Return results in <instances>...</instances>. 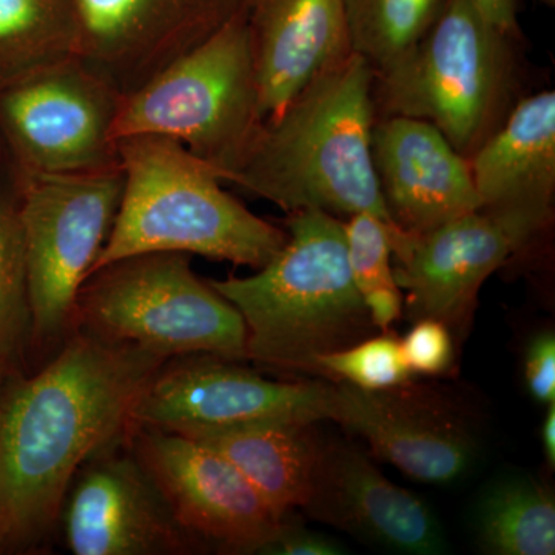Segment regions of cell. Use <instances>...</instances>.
<instances>
[{"label": "cell", "instance_id": "cell-10", "mask_svg": "<svg viewBox=\"0 0 555 555\" xmlns=\"http://www.w3.org/2000/svg\"><path fill=\"white\" fill-rule=\"evenodd\" d=\"M553 217L481 207L427 232L390 228L393 273L406 292L409 315L434 318L465 337L485 281L550 228Z\"/></svg>", "mask_w": 555, "mask_h": 555}, {"label": "cell", "instance_id": "cell-17", "mask_svg": "<svg viewBox=\"0 0 555 555\" xmlns=\"http://www.w3.org/2000/svg\"><path fill=\"white\" fill-rule=\"evenodd\" d=\"M371 152L396 228L427 232L481 208L469 160L433 124L406 116L377 118Z\"/></svg>", "mask_w": 555, "mask_h": 555}, {"label": "cell", "instance_id": "cell-1", "mask_svg": "<svg viewBox=\"0 0 555 555\" xmlns=\"http://www.w3.org/2000/svg\"><path fill=\"white\" fill-rule=\"evenodd\" d=\"M167 360L76 331L33 377L0 389V553L36 545L80 467L130 430V411Z\"/></svg>", "mask_w": 555, "mask_h": 555}, {"label": "cell", "instance_id": "cell-3", "mask_svg": "<svg viewBox=\"0 0 555 555\" xmlns=\"http://www.w3.org/2000/svg\"><path fill=\"white\" fill-rule=\"evenodd\" d=\"M287 241L255 275L208 280L247 331V360L318 375V360L367 338L375 326L347 259L345 222L323 210L288 214Z\"/></svg>", "mask_w": 555, "mask_h": 555}, {"label": "cell", "instance_id": "cell-22", "mask_svg": "<svg viewBox=\"0 0 555 555\" xmlns=\"http://www.w3.org/2000/svg\"><path fill=\"white\" fill-rule=\"evenodd\" d=\"M78 56L72 0H0V91Z\"/></svg>", "mask_w": 555, "mask_h": 555}, {"label": "cell", "instance_id": "cell-23", "mask_svg": "<svg viewBox=\"0 0 555 555\" xmlns=\"http://www.w3.org/2000/svg\"><path fill=\"white\" fill-rule=\"evenodd\" d=\"M448 0H345L350 50L374 73L392 68L430 30Z\"/></svg>", "mask_w": 555, "mask_h": 555}, {"label": "cell", "instance_id": "cell-28", "mask_svg": "<svg viewBox=\"0 0 555 555\" xmlns=\"http://www.w3.org/2000/svg\"><path fill=\"white\" fill-rule=\"evenodd\" d=\"M525 379L537 403H555V337L553 331L540 332L526 349Z\"/></svg>", "mask_w": 555, "mask_h": 555}, {"label": "cell", "instance_id": "cell-21", "mask_svg": "<svg viewBox=\"0 0 555 555\" xmlns=\"http://www.w3.org/2000/svg\"><path fill=\"white\" fill-rule=\"evenodd\" d=\"M476 524L485 553H555V499L534 477L509 476L492 485L478 503Z\"/></svg>", "mask_w": 555, "mask_h": 555}, {"label": "cell", "instance_id": "cell-2", "mask_svg": "<svg viewBox=\"0 0 555 555\" xmlns=\"http://www.w3.org/2000/svg\"><path fill=\"white\" fill-rule=\"evenodd\" d=\"M372 83L374 69L350 51L264 120L225 182L287 214H371L396 228L372 163Z\"/></svg>", "mask_w": 555, "mask_h": 555}, {"label": "cell", "instance_id": "cell-7", "mask_svg": "<svg viewBox=\"0 0 555 555\" xmlns=\"http://www.w3.org/2000/svg\"><path fill=\"white\" fill-rule=\"evenodd\" d=\"M75 326L164 360L196 353L247 360L243 317L184 254L138 255L91 273L76 299Z\"/></svg>", "mask_w": 555, "mask_h": 555}, {"label": "cell", "instance_id": "cell-16", "mask_svg": "<svg viewBox=\"0 0 555 555\" xmlns=\"http://www.w3.org/2000/svg\"><path fill=\"white\" fill-rule=\"evenodd\" d=\"M302 509L393 553L433 555L447 550L441 526L426 503L392 483L367 455L347 444L321 441Z\"/></svg>", "mask_w": 555, "mask_h": 555}, {"label": "cell", "instance_id": "cell-12", "mask_svg": "<svg viewBox=\"0 0 555 555\" xmlns=\"http://www.w3.org/2000/svg\"><path fill=\"white\" fill-rule=\"evenodd\" d=\"M133 454L199 546L264 554L286 524L243 474L193 438L137 427Z\"/></svg>", "mask_w": 555, "mask_h": 555}, {"label": "cell", "instance_id": "cell-25", "mask_svg": "<svg viewBox=\"0 0 555 555\" xmlns=\"http://www.w3.org/2000/svg\"><path fill=\"white\" fill-rule=\"evenodd\" d=\"M28 324L30 305L17 203L0 189V363L9 364Z\"/></svg>", "mask_w": 555, "mask_h": 555}, {"label": "cell", "instance_id": "cell-4", "mask_svg": "<svg viewBox=\"0 0 555 555\" xmlns=\"http://www.w3.org/2000/svg\"><path fill=\"white\" fill-rule=\"evenodd\" d=\"M118 156L122 196L90 275L147 254L199 255L258 270L286 244V230L251 214L221 188L214 167L179 142L124 138Z\"/></svg>", "mask_w": 555, "mask_h": 555}, {"label": "cell", "instance_id": "cell-15", "mask_svg": "<svg viewBox=\"0 0 555 555\" xmlns=\"http://www.w3.org/2000/svg\"><path fill=\"white\" fill-rule=\"evenodd\" d=\"M113 448L89 460L73 480L64 513L75 555H179L201 547L131 455Z\"/></svg>", "mask_w": 555, "mask_h": 555}, {"label": "cell", "instance_id": "cell-11", "mask_svg": "<svg viewBox=\"0 0 555 555\" xmlns=\"http://www.w3.org/2000/svg\"><path fill=\"white\" fill-rule=\"evenodd\" d=\"M119 102L107 80L73 56L0 91V129L22 175L109 169L119 166Z\"/></svg>", "mask_w": 555, "mask_h": 555}, {"label": "cell", "instance_id": "cell-32", "mask_svg": "<svg viewBox=\"0 0 555 555\" xmlns=\"http://www.w3.org/2000/svg\"><path fill=\"white\" fill-rule=\"evenodd\" d=\"M7 367H9V364L0 363V389H2L3 379H5L7 372H9Z\"/></svg>", "mask_w": 555, "mask_h": 555}, {"label": "cell", "instance_id": "cell-20", "mask_svg": "<svg viewBox=\"0 0 555 555\" xmlns=\"http://www.w3.org/2000/svg\"><path fill=\"white\" fill-rule=\"evenodd\" d=\"M317 423H272L199 434L193 440L214 449L246 477L281 518L308 502L321 441Z\"/></svg>", "mask_w": 555, "mask_h": 555}, {"label": "cell", "instance_id": "cell-9", "mask_svg": "<svg viewBox=\"0 0 555 555\" xmlns=\"http://www.w3.org/2000/svg\"><path fill=\"white\" fill-rule=\"evenodd\" d=\"M331 382H275L208 353L167 360L147 379L130 411V429L193 437L272 423L328 420Z\"/></svg>", "mask_w": 555, "mask_h": 555}, {"label": "cell", "instance_id": "cell-14", "mask_svg": "<svg viewBox=\"0 0 555 555\" xmlns=\"http://www.w3.org/2000/svg\"><path fill=\"white\" fill-rule=\"evenodd\" d=\"M328 420L363 437L378 459L425 483H452L476 462L469 420L436 390L411 382L385 390L331 382Z\"/></svg>", "mask_w": 555, "mask_h": 555}, {"label": "cell", "instance_id": "cell-29", "mask_svg": "<svg viewBox=\"0 0 555 555\" xmlns=\"http://www.w3.org/2000/svg\"><path fill=\"white\" fill-rule=\"evenodd\" d=\"M264 554L272 555H338L345 554L343 546L332 540L331 537L321 534V532L310 531L284 524L280 534L270 543Z\"/></svg>", "mask_w": 555, "mask_h": 555}, {"label": "cell", "instance_id": "cell-5", "mask_svg": "<svg viewBox=\"0 0 555 555\" xmlns=\"http://www.w3.org/2000/svg\"><path fill=\"white\" fill-rule=\"evenodd\" d=\"M518 43L473 0H448L406 57L374 73L375 119L426 120L469 159L524 96Z\"/></svg>", "mask_w": 555, "mask_h": 555}, {"label": "cell", "instance_id": "cell-19", "mask_svg": "<svg viewBox=\"0 0 555 555\" xmlns=\"http://www.w3.org/2000/svg\"><path fill=\"white\" fill-rule=\"evenodd\" d=\"M467 160L481 207L554 215L555 91L521 96Z\"/></svg>", "mask_w": 555, "mask_h": 555}, {"label": "cell", "instance_id": "cell-31", "mask_svg": "<svg viewBox=\"0 0 555 555\" xmlns=\"http://www.w3.org/2000/svg\"><path fill=\"white\" fill-rule=\"evenodd\" d=\"M546 415L543 418L540 437H542L543 454H545L547 466L555 467V403L546 406Z\"/></svg>", "mask_w": 555, "mask_h": 555}, {"label": "cell", "instance_id": "cell-8", "mask_svg": "<svg viewBox=\"0 0 555 555\" xmlns=\"http://www.w3.org/2000/svg\"><path fill=\"white\" fill-rule=\"evenodd\" d=\"M119 166L83 173L22 175L17 201L33 338L75 326L76 299L107 243L122 196Z\"/></svg>", "mask_w": 555, "mask_h": 555}, {"label": "cell", "instance_id": "cell-6", "mask_svg": "<svg viewBox=\"0 0 555 555\" xmlns=\"http://www.w3.org/2000/svg\"><path fill=\"white\" fill-rule=\"evenodd\" d=\"M264 118L246 11L120 96L113 139L177 141L225 182L243 163Z\"/></svg>", "mask_w": 555, "mask_h": 555}, {"label": "cell", "instance_id": "cell-24", "mask_svg": "<svg viewBox=\"0 0 555 555\" xmlns=\"http://www.w3.org/2000/svg\"><path fill=\"white\" fill-rule=\"evenodd\" d=\"M389 229L371 214H358L345 222L347 259L358 294L375 328L382 332L401 317L403 292L393 273Z\"/></svg>", "mask_w": 555, "mask_h": 555}, {"label": "cell", "instance_id": "cell-30", "mask_svg": "<svg viewBox=\"0 0 555 555\" xmlns=\"http://www.w3.org/2000/svg\"><path fill=\"white\" fill-rule=\"evenodd\" d=\"M477 9L500 30L524 42V33L517 20V0H473ZM546 7H554L555 0H537Z\"/></svg>", "mask_w": 555, "mask_h": 555}, {"label": "cell", "instance_id": "cell-26", "mask_svg": "<svg viewBox=\"0 0 555 555\" xmlns=\"http://www.w3.org/2000/svg\"><path fill=\"white\" fill-rule=\"evenodd\" d=\"M318 367L321 378L349 383L364 390H385L406 385L412 377L401 339L393 337L389 331L321 357Z\"/></svg>", "mask_w": 555, "mask_h": 555}, {"label": "cell", "instance_id": "cell-13", "mask_svg": "<svg viewBox=\"0 0 555 555\" xmlns=\"http://www.w3.org/2000/svg\"><path fill=\"white\" fill-rule=\"evenodd\" d=\"M78 57L120 96L246 11L247 0H72Z\"/></svg>", "mask_w": 555, "mask_h": 555}, {"label": "cell", "instance_id": "cell-18", "mask_svg": "<svg viewBox=\"0 0 555 555\" xmlns=\"http://www.w3.org/2000/svg\"><path fill=\"white\" fill-rule=\"evenodd\" d=\"M262 118L350 53L345 0H247Z\"/></svg>", "mask_w": 555, "mask_h": 555}, {"label": "cell", "instance_id": "cell-27", "mask_svg": "<svg viewBox=\"0 0 555 555\" xmlns=\"http://www.w3.org/2000/svg\"><path fill=\"white\" fill-rule=\"evenodd\" d=\"M404 358L412 374H444L454 363V337L441 321L420 318L401 339Z\"/></svg>", "mask_w": 555, "mask_h": 555}]
</instances>
